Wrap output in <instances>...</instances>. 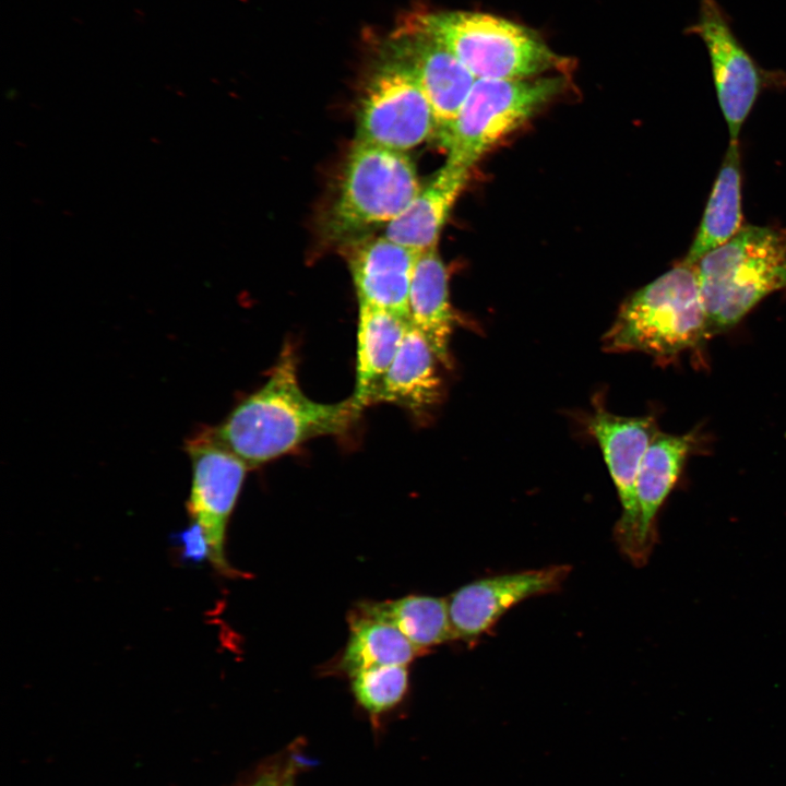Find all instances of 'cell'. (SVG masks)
I'll use <instances>...</instances> for the list:
<instances>
[{"mask_svg": "<svg viewBox=\"0 0 786 786\" xmlns=\"http://www.w3.org/2000/svg\"><path fill=\"white\" fill-rule=\"evenodd\" d=\"M437 362L430 344L410 323L394 360L372 393L370 405L390 403L417 417L427 415L441 397Z\"/></svg>", "mask_w": 786, "mask_h": 786, "instance_id": "9a60e30c", "label": "cell"}, {"mask_svg": "<svg viewBox=\"0 0 786 786\" xmlns=\"http://www.w3.org/2000/svg\"><path fill=\"white\" fill-rule=\"evenodd\" d=\"M346 261L358 305L409 318L408 294L418 252L384 235L346 241Z\"/></svg>", "mask_w": 786, "mask_h": 786, "instance_id": "5bb4252c", "label": "cell"}, {"mask_svg": "<svg viewBox=\"0 0 786 786\" xmlns=\"http://www.w3.org/2000/svg\"><path fill=\"white\" fill-rule=\"evenodd\" d=\"M710 340L693 266L681 262L620 306L603 345L611 353L639 352L665 362Z\"/></svg>", "mask_w": 786, "mask_h": 786, "instance_id": "3957f363", "label": "cell"}, {"mask_svg": "<svg viewBox=\"0 0 786 786\" xmlns=\"http://www.w3.org/2000/svg\"><path fill=\"white\" fill-rule=\"evenodd\" d=\"M570 571L569 565L557 564L484 577L463 585L446 598L454 639H477L516 604L557 591Z\"/></svg>", "mask_w": 786, "mask_h": 786, "instance_id": "30bf717a", "label": "cell"}, {"mask_svg": "<svg viewBox=\"0 0 786 786\" xmlns=\"http://www.w3.org/2000/svg\"><path fill=\"white\" fill-rule=\"evenodd\" d=\"M469 170L445 162L404 212L385 226L384 236L418 253L438 248L440 233L467 183Z\"/></svg>", "mask_w": 786, "mask_h": 786, "instance_id": "2e32d148", "label": "cell"}, {"mask_svg": "<svg viewBox=\"0 0 786 786\" xmlns=\"http://www.w3.org/2000/svg\"><path fill=\"white\" fill-rule=\"evenodd\" d=\"M408 312L410 323L426 337L439 362L450 366L455 315L450 302L448 271L438 248L419 253L416 260Z\"/></svg>", "mask_w": 786, "mask_h": 786, "instance_id": "e0dca14e", "label": "cell"}, {"mask_svg": "<svg viewBox=\"0 0 786 786\" xmlns=\"http://www.w3.org/2000/svg\"><path fill=\"white\" fill-rule=\"evenodd\" d=\"M400 38L397 59L412 70L428 98L441 142L477 79L445 45L414 22Z\"/></svg>", "mask_w": 786, "mask_h": 786, "instance_id": "7c38bea8", "label": "cell"}, {"mask_svg": "<svg viewBox=\"0 0 786 786\" xmlns=\"http://www.w3.org/2000/svg\"><path fill=\"white\" fill-rule=\"evenodd\" d=\"M421 187L406 152L355 141L326 218V235L332 240L348 241L371 227L386 226Z\"/></svg>", "mask_w": 786, "mask_h": 786, "instance_id": "5b68a950", "label": "cell"}, {"mask_svg": "<svg viewBox=\"0 0 786 786\" xmlns=\"http://www.w3.org/2000/svg\"><path fill=\"white\" fill-rule=\"evenodd\" d=\"M564 87L559 76L477 79L441 144L446 162L471 169Z\"/></svg>", "mask_w": 786, "mask_h": 786, "instance_id": "8992f818", "label": "cell"}, {"mask_svg": "<svg viewBox=\"0 0 786 786\" xmlns=\"http://www.w3.org/2000/svg\"><path fill=\"white\" fill-rule=\"evenodd\" d=\"M586 429L599 445L621 503L614 537L624 556L635 525V484L643 457L659 432L651 416L624 417L598 404L586 417Z\"/></svg>", "mask_w": 786, "mask_h": 786, "instance_id": "8fae6325", "label": "cell"}, {"mask_svg": "<svg viewBox=\"0 0 786 786\" xmlns=\"http://www.w3.org/2000/svg\"><path fill=\"white\" fill-rule=\"evenodd\" d=\"M283 774L277 771H270L260 776L251 786H281Z\"/></svg>", "mask_w": 786, "mask_h": 786, "instance_id": "cb8c5ba5", "label": "cell"}, {"mask_svg": "<svg viewBox=\"0 0 786 786\" xmlns=\"http://www.w3.org/2000/svg\"><path fill=\"white\" fill-rule=\"evenodd\" d=\"M358 306L356 382L350 398L361 412L370 405L373 391L394 360L410 319L390 310Z\"/></svg>", "mask_w": 786, "mask_h": 786, "instance_id": "ac0fdd59", "label": "cell"}, {"mask_svg": "<svg viewBox=\"0 0 786 786\" xmlns=\"http://www.w3.org/2000/svg\"><path fill=\"white\" fill-rule=\"evenodd\" d=\"M741 162L738 141H729L692 245L682 260L693 265L704 254L733 238L742 228Z\"/></svg>", "mask_w": 786, "mask_h": 786, "instance_id": "d6986e66", "label": "cell"}, {"mask_svg": "<svg viewBox=\"0 0 786 786\" xmlns=\"http://www.w3.org/2000/svg\"><path fill=\"white\" fill-rule=\"evenodd\" d=\"M436 134L432 108L412 70L398 59L379 68L359 105L355 141L407 152Z\"/></svg>", "mask_w": 786, "mask_h": 786, "instance_id": "52a82bcc", "label": "cell"}, {"mask_svg": "<svg viewBox=\"0 0 786 786\" xmlns=\"http://www.w3.org/2000/svg\"><path fill=\"white\" fill-rule=\"evenodd\" d=\"M695 446V436L658 432L641 463L635 484V525L624 557L644 565L656 543V517Z\"/></svg>", "mask_w": 786, "mask_h": 786, "instance_id": "4fadbf2b", "label": "cell"}, {"mask_svg": "<svg viewBox=\"0 0 786 786\" xmlns=\"http://www.w3.org/2000/svg\"><path fill=\"white\" fill-rule=\"evenodd\" d=\"M192 466L188 511L204 531L211 561L224 574L234 573L225 557L226 527L249 469L241 458L205 430L186 442Z\"/></svg>", "mask_w": 786, "mask_h": 786, "instance_id": "9c48e42d", "label": "cell"}, {"mask_svg": "<svg viewBox=\"0 0 786 786\" xmlns=\"http://www.w3.org/2000/svg\"><path fill=\"white\" fill-rule=\"evenodd\" d=\"M692 266L712 338L736 326L769 295L786 290V230L742 226Z\"/></svg>", "mask_w": 786, "mask_h": 786, "instance_id": "7a4b0ae2", "label": "cell"}, {"mask_svg": "<svg viewBox=\"0 0 786 786\" xmlns=\"http://www.w3.org/2000/svg\"><path fill=\"white\" fill-rule=\"evenodd\" d=\"M281 786H294V774L293 769L289 767L283 773V779Z\"/></svg>", "mask_w": 786, "mask_h": 786, "instance_id": "d4e9b609", "label": "cell"}, {"mask_svg": "<svg viewBox=\"0 0 786 786\" xmlns=\"http://www.w3.org/2000/svg\"><path fill=\"white\" fill-rule=\"evenodd\" d=\"M420 652L394 626L360 614L350 622L348 643L340 664L353 675L378 666H406Z\"/></svg>", "mask_w": 786, "mask_h": 786, "instance_id": "44dd1931", "label": "cell"}, {"mask_svg": "<svg viewBox=\"0 0 786 786\" xmlns=\"http://www.w3.org/2000/svg\"><path fill=\"white\" fill-rule=\"evenodd\" d=\"M181 558L192 563L211 560L212 551L203 528L192 522L187 528L175 535Z\"/></svg>", "mask_w": 786, "mask_h": 786, "instance_id": "603a6c76", "label": "cell"}, {"mask_svg": "<svg viewBox=\"0 0 786 786\" xmlns=\"http://www.w3.org/2000/svg\"><path fill=\"white\" fill-rule=\"evenodd\" d=\"M687 33L704 44L719 107L730 141H738L741 127L762 90L784 80L762 69L736 35L731 21L717 0H700L695 21Z\"/></svg>", "mask_w": 786, "mask_h": 786, "instance_id": "ba28073f", "label": "cell"}, {"mask_svg": "<svg viewBox=\"0 0 786 786\" xmlns=\"http://www.w3.org/2000/svg\"><path fill=\"white\" fill-rule=\"evenodd\" d=\"M360 614L394 626L420 651L454 639L444 598L409 595L366 604Z\"/></svg>", "mask_w": 786, "mask_h": 786, "instance_id": "ffe728a7", "label": "cell"}, {"mask_svg": "<svg viewBox=\"0 0 786 786\" xmlns=\"http://www.w3.org/2000/svg\"><path fill=\"white\" fill-rule=\"evenodd\" d=\"M360 413L350 397L337 403L308 397L298 381L295 350L287 344L263 386L206 431L254 468L313 438L345 433Z\"/></svg>", "mask_w": 786, "mask_h": 786, "instance_id": "6da1fadb", "label": "cell"}, {"mask_svg": "<svg viewBox=\"0 0 786 786\" xmlns=\"http://www.w3.org/2000/svg\"><path fill=\"white\" fill-rule=\"evenodd\" d=\"M413 22L445 45L476 79H527L567 61L525 27L477 12L418 15Z\"/></svg>", "mask_w": 786, "mask_h": 786, "instance_id": "277c9868", "label": "cell"}, {"mask_svg": "<svg viewBox=\"0 0 786 786\" xmlns=\"http://www.w3.org/2000/svg\"><path fill=\"white\" fill-rule=\"evenodd\" d=\"M350 677L358 703L372 714H380L398 704L408 688V671L403 665L371 667Z\"/></svg>", "mask_w": 786, "mask_h": 786, "instance_id": "7402d4cb", "label": "cell"}]
</instances>
